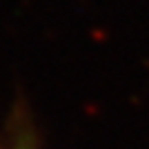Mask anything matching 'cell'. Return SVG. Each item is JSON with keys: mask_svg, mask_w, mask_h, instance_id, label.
I'll return each mask as SVG.
<instances>
[{"mask_svg": "<svg viewBox=\"0 0 149 149\" xmlns=\"http://www.w3.org/2000/svg\"><path fill=\"white\" fill-rule=\"evenodd\" d=\"M13 149H38L36 138L29 131V127H18L16 136H13Z\"/></svg>", "mask_w": 149, "mask_h": 149, "instance_id": "6da1fadb", "label": "cell"}]
</instances>
